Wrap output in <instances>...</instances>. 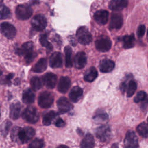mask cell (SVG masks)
Segmentation results:
<instances>
[{"label":"cell","mask_w":148,"mask_h":148,"mask_svg":"<svg viewBox=\"0 0 148 148\" xmlns=\"http://www.w3.org/2000/svg\"><path fill=\"white\" fill-rule=\"evenodd\" d=\"M35 134V130L31 127H25L23 128L19 127L17 131L16 142L26 143L34 137Z\"/></svg>","instance_id":"obj_1"},{"label":"cell","mask_w":148,"mask_h":148,"mask_svg":"<svg viewBox=\"0 0 148 148\" xmlns=\"http://www.w3.org/2000/svg\"><path fill=\"white\" fill-rule=\"evenodd\" d=\"M23 118L28 123L35 124L39 119V113L37 109L33 106L27 107L23 113Z\"/></svg>","instance_id":"obj_2"},{"label":"cell","mask_w":148,"mask_h":148,"mask_svg":"<svg viewBox=\"0 0 148 148\" xmlns=\"http://www.w3.org/2000/svg\"><path fill=\"white\" fill-rule=\"evenodd\" d=\"M32 8L27 5H19L16 9V15L18 19L25 20L29 19L32 15Z\"/></svg>","instance_id":"obj_3"},{"label":"cell","mask_w":148,"mask_h":148,"mask_svg":"<svg viewBox=\"0 0 148 148\" xmlns=\"http://www.w3.org/2000/svg\"><path fill=\"white\" fill-rule=\"evenodd\" d=\"M38 105L42 108H49L53 103V95L49 91H43L41 92L38 97Z\"/></svg>","instance_id":"obj_4"},{"label":"cell","mask_w":148,"mask_h":148,"mask_svg":"<svg viewBox=\"0 0 148 148\" xmlns=\"http://www.w3.org/2000/svg\"><path fill=\"white\" fill-rule=\"evenodd\" d=\"M76 36L79 42L83 45L89 44L92 39L91 33L85 27H81L77 30Z\"/></svg>","instance_id":"obj_5"},{"label":"cell","mask_w":148,"mask_h":148,"mask_svg":"<svg viewBox=\"0 0 148 148\" xmlns=\"http://www.w3.org/2000/svg\"><path fill=\"white\" fill-rule=\"evenodd\" d=\"M31 25L37 31H43L47 26V19L43 14L35 15L31 20Z\"/></svg>","instance_id":"obj_6"},{"label":"cell","mask_w":148,"mask_h":148,"mask_svg":"<svg viewBox=\"0 0 148 148\" xmlns=\"http://www.w3.org/2000/svg\"><path fill=\"white\" fill-rule=\"evenodd\" d=\"M1 34L9 39L14 38L16 35V28L8 22H3L0 25Z\"/></svg>","instance_id":"obj_7"},{"label":"cell","mask_w":148,"mask_h":148,"mask_svg":"<svg viewBox=\"0 0 148 148\" xmlns=\"http://www.w3.org/2000/svg\"><path fill=\"white\" fill-rule=\"evenodd\" d=\"M95 45L98 51L106 52L109 51L111 48L112 42L110 39L107 36H102L96 40Z\"/></svg>","instance_id":"obj_8"},{"label":"cell","mask_w":148,"mask_h":148,"mask_svg":"<svg viewBox=\"0 0 148 148\" xmlns=\"http://www.w3.org/2000/svg\"><path fill=\"white\" fill-rule=\"evenodd\" d=\"M110 130L108 125H103L99 127L95 131L97 138L101 142L108 140L110 136Z\"/></svg>","instance_id":"obj_9"},{"label":"cell","mask_w":148,"mask_h":148,"mask_svg":"<svg viewBox=\"0 0 148 148\" xmlns=\"http://www.w3.org/2000/svg\"><path fill=\"white\" fill-rule=\"evenodd\" d=\"M123 24V16L117 12L112 13L109 24V27L112 29H119Z\"/></svg>","instance_id":"obj_10"},{"label":"cell","mask_w":148,"mask_h":148,"mask_svg":"<svg viewBox=\"0 0 148 148\" xmlns=\"http://www.w3.org/2000/svg\"><path fill=\"white\" fill-rule=\"evenodd\" d=\"M124 143L127 147H138V140L135 133L132 131H128L126 134Z\"/></svg>","instance_id":"obj_11"},{"label":"cell","mask_w":148,"mask_h":148,"mask_svg":"<svg viewBox=\"0 0 148 148\" xmlns=\"http://www.w3.org/2000/svg\"><path fill=\"white\" fill-rule=\"evenodd\" d=\"M57 76L51 72L46 73L42 79L43 83H44L46 87L50 89H53L55 87L57 83Z\"/></svg>","instance_id":"obj_12"},{"label":"cell","mask_w":148,"mask_h":148,"mask_svg":"<svg viewBox=\"0 0 148 148\" xmlns=\"http://www.w3.org/2000/svg\"><path fill=\"white\" fill-rule=\"evenodd\" d=\"M57 107L60 113H65L69 111L72 108V105L71 102L65 98V97H61L58 99L57 102Z\"/></svg>","instance_id":"obj_13"},{"label":"cell","mask_w":148,"mask_h":148,"mask_svg":"<svg viewBox=\"0 0 148 148\" xmlns=\"http://www.w3.org/2000/svg\"><path fill=\"white\" fill-rule=\"evenodd\" d=\"M94 18L99 24L105 25L109 20V12L106 10H98L94 13Z\"/></svg>","instance_id":"obj_14"},{"label":"cell","mask_w":148,"mask_h":148,"mask_svg":"<svg viewBox=\"0 0 148 148\" xmlns=\"http://www.w3.org/2000/svg\"><path fill=\"white\" fill-rule=\"evenodd\" d=\"M50 66L53 68H60L62 65V54L60 52L53 53L49 61Z\"/></svg>","instance_id":"obj_15"},{"label":"cell","mask_w":148,"mask_h":148,"mask_svg":"<svg viewBox=\"0 0 148 148\" xmlns=\"http://www.w3.org/2000/svg\"><path fill=\"white\" fill-rule=\"evenodd\" d=\"M71 85V79L66 76H62L59 80L58 84V90L61 93H66Z\"/></svg>","instance_id":"obj_16"},{"label":"cell","mask_w":148,"mask_h":148,"mask_svg":"<svg viewBox=\"0 0 148 148\" xmlns=\"http://www.w3.org/2000/svg\"><path fill=\"white\" fill-rule=\"evenodd\" d=\"M128 4V0H112L109 4V8L113 11H120L125 8Z\"/></svg>","instance_id":"obj_17"},{"label":"cell","mask_w":148,"mask_h":148,"mask_svg":"<svg viewBox=\"0 0 148 148\" xmlns=\"http://www.w3.org/2000/svg\"><path fill=\"white\" fill-rule=\"evenodd\" d=\"M87 62V57L83 51L77 53L74 58V63L75 67L77 69H82L84 67Z\"/></svg>","instance_id":"obj_18"},{"label":"cell","mask_w":148,"mask_h":148,"mask_svg":"<svg viewBox=\"0 0 148 148\" xmlns=\"http://www.w3.org/2000/svg\"><path fill=\"white\" fill-rule=\"evenodd\" d=\"M114 62L109 59H104L99 63V69L102 72L108 73L112 71L114 68Z\"/></svg>","instance_id":"obj_19"},{"label":"cell","mask_w":148,"mask_h":148,"mask_svg":"<svg viewBox=\"0 0 148 148\" xmlns=\"http://www.w3.org/2000/svg\"><path fill=\"white\" fill-rule=\"evenodd\" d=\"M21 111V105L18 102H13L10 106V117L13 120H17L19 118Z\"/></svg>","instance_id":"obj_20"},{"label":"cell","mask_w":148,"mask_h":148,"mask_svg":"<svg viewBox=\"0 0 148 148\" xmlns=\"http://www.w3.org/2000/svg\"><path fill=\"white\" fill-rule=\"evenodd\" d=\"M83 95V90L79 86H75L71 90L69 97L71 101L73 102H77L80 100Z\"/></svg>","instance_id":"obj_21"},{"label":"cell","mask_w":148,"mask_h":148,"mask_svg":"<svg viewBox=\"0 0 148 148\" xmlns=\"http://www.w3.org/2000/svg\"><path fill=\"white\" fill-rule=\"evenodd\" d=\"M34 51V44L31 42L24 43L18 49V54L21 56H25Z\"/></svg>","instance_id":"obj_22"},{"label":"cell","mask_w":148,"mask_h":148,"mask_svg":"<svg viewBox=\"0 0 148 148\" xmlns=\"http://www.w3.org/2000/svg\"><path fill=\"white\" fill-rule=\"evenodd\" d=\"M47 61L45 58L39 59L33 66L32 70L35 73H42L44 72L47 68Z\"/></svg>","instance_id":"obj_23"},{"label":"cell","mask_w":148,"mask_h":148,"mask_svg":"<svg viewBox=\"0 0 148 148\" xmlns=\"http://www.w3.org/2000/svg\"><path fill=\"white\" fill-rule=\"evenodd\" d=\"M22 100L26 104L34 103L35 101V94L31 89L28 88L24 91L22 95Z\"/></svg>","instance_id":"obj_24"},{"label":"cell","mask_w":148,"mask_h":148,"mask_svg":"<svg viewBox=\"0 0 148 148\" xmlns=\"http://www.w3.org/2000/svg\"><path fill=\"white\" fill-rule=\"evenodd\" d=\"M94 136L90 134H87L81 142V147L83 148H91L94 146Z\"/></svg>","instance_id":"obj_25"},{"label":"cell","mask_w":148,"mask_h":148,"mask_svg":"<svg viewBox=\"0 0 148 148\" xmlns=\"http://www.w3.org/2000/svg\"><path fill=\"white\" fill-rule=\"evenodd\" d=\"M98 72L94 67H91L84 75V80L88 82H93L97 77Z\"/></svg>","instance_id":"obj_26"},{"label":"cell","mask_w":148,"mask_h":148,"mask_svg":"<svg viewBox=\"0 0 148 148\" xmlns=\"http://www.w3.org/2000/svg\"><path fill=\"white\" fill-rule=\"evenodd\" d=\"M123 46L125 49H130L133 47L135 43V38L134 35H125L123 38Z\"/></svg>","instance_id":"obj_27"},{"label":"cell","mask_w":148,"mask_h":148,"mask_svg":"<svg viewBox=\"0 0 148 148\" xmlns=\"http://www.w3.org/2000/svg\"><path fill=\"white\" fill-rule=\"evenodd\" d=\"M31 86L34 91L39 90L43 85V80L38 76H34L30 80Z\"/></svg>","instance_id":"obj_28"},{"label":"cell","mask_w":148,"mask_h":148,"mask_svg":"<svg viewBox=\"0 0 148 148\" xmlns=\"http://www.w3.org/2000/svg\"><path fill=\"white\" fill-rule=\"evenodd\" d=\"M57 113L51 110L48 113H47L43 118V124L45 125H49L52 123L53 120L54 119V118L56 117Z\"/></svg>","instance_id":"obj_29"},{"label":"cell","mask_w":148,"mask_h":148,"mask_svg":"<svg viewBox=\"0 0 148 148\" xmlns=\"http://www.w3.org/2000/svg\"><path fill=\"white\" fill-rule=\"evenodd\" d=\"M64 51L65 54V66L67 68H71L72 66V49L69 46H66Z\"/></svg>","instance_id":"obj_30"},{"label":"cell","mask_w":148,"mask_h":148,"mask_svg":"<svg viewBox=\"0 0 148 148\" xmlns=\"http://www.w3.org/2000/svg\"><path fill=\"white\" fill-rule=\"evenodd\" d=\"M136 131L143 138L148 136V125L146 123L143 122L138 125L136 128Z\"/></svg>","instance_id":"obj_31"},{"label":"cell","mask_w":148,"mask_h":148,"mask_svg":"<svg viewBox=\"0 0 148 148\" xmlns=\"http://www.w3.org/2000/svg\"><path fill=\"white\" fill-rule=\"evenodd\" d=\"M10 17L11 12L10 9L5 5H0V19H7Z\"/></svg>","instance_id":"obj_32"},{"label":"cell","mask_w":148,"mask_h":148,"mask_svg":"<svg viewBox=\"0 0 148 148\" xmlns=\"http://www.w3.org/2000/svg\"><path fill=\"white\" fill-rule=\"evenodd\" d=\"M127 90V96L128 97H132L135 92L137 88V84L134 80H131L128 84Z\"/></svg>","instance_id":"obj_33"},{"label":"cell","mask_w":148,"mask_h":148,"mask_svg":"<svg viewBox=\"0 0 148 148\" xmlns=\"http://www.w3.org/2000/svg\"><path fill=\"white\" fill-rule=\"evenodd\" d=\"M40 43L44 47H46L48 50H52L53 47L51 43L47 40V35L46 34H41L39 36Z\"/></svg>","instance_id":"obj_34"},{"label":"cell","mask_w":148,"mask_h":148,"mask_svg":"<svg viewBox=\"0 0 148 148\" xmlns=\"http://www.w3.org/2000/svg\"><path fill=\"white\" fill-rule=\"evenodd\" d=\"M45 143L42 139L36 138L34 139L29 145V147L31 148H42L44 147Z\"/></svg>","instance_id":"obj_35"},{"label":"cell","mask_w":148,"mask_h":148,"mask_svg":"<svg viewBox=\"0 0 148 148\" xmlns=\"http://www.w3.org/2000/svg\"><path fill=\"white\" fill-rule=\"evenodd\" d=\"M146 98V94L145 91H139L137 94L136 95L134 99V101L136 103H138L140 101H144Z\"/></svg>","instance_id":"obj_36"},{"label":"cell","mask_w":148,"mask_h":148,"mask_svg":"<svg viewBox=\"0 0 148 148\" xmlns=\"http://www.w3.org/2000/svg\"><path fill=\"white\" fill-rule=\"evenodd\" d=\"M36 55H37L36 53L35 52L33 51L31 53H29V54L26 55L25 56H24V59H25L26 63L27 64H31L34 60V59L36 58Z\"/></svg>","instance_id":"obj_37"},{"label":"cell","mask_w":148,"mask_h":148,"mask_svg":"<svg viewBox=\"0 0 148 148\" xmlns=\"http://www.w3.org/2000/svg\"><path fill=\"white\" fill-rule=\"evenodd\" d=\"M13 73H10L7 76H5L3 78H2L0 80V83L1 84H10L11 83V80L13 77Z\"/></svg>","instance_id":"obj_38"},{"label":"cell","mask_w":148,"mask_h":148,"mask_svg":"<svg viewBox=\"0 0 148 148\" xmlns=\"http://www.w3.org/2000/svg\"><path fill=\"white\" fill-rule=\"evenodd\" d=\"M11 124L12 123L9 121H5L3 123V124H2V126L1 128V132L3 135H6L8 133V131L11 126Z\"/></svg>","instance_id":"obj_39"},{"label":"cell","mask_w":148,"mask_h":148,"mask_svg":"<svg viewBox=\"0 0 148 148\" xmlns=\"http://www.w3.org/2000/svg\"><path fill=\"white\" fill-rule=\"evenodd\" d=\"M146 31V27L144 25H140L138 27V30H137V35L138 37H142Z\"/></svg>","instance_id":"obj_40"},{"label":"cell","mask_w":148,"mask_h":148,"mask_svg":"<svg viewBox=\"0 0 148 148\" xmlns=\"http://www.w3.org/2000/svg\"><path fill=\"white\" fill-rule=\"evenodd\" d=\"M95 118L102 119L103 120H105L108 119V115L105 113H98L97 114L95 115Z\"/></svg>","instance_id":"obj_41"},{"label":"cell","mask_w":148,"mask_h":148,"mask_svg":"<svg viewBox=\"0 0 148 148\" xmlns=\"http://www.w3.org/2000/svg\"><path fill=\"white\" fill-rule=\"evenodd\" d=\"M65 125V122L64 121V120L61 119V118H58L55 122V125L56 127H63Z\"/></svg>","instance_id":"obj_42"},{"label":"cell","mask_w":148,"mask_h":148,"mask_svg":"<svg viewBox=\"0 0 148 148\" xmlns=\"http://www.w3.org/2000/svg\"><path fill=\"white\" fill-rule=\"evenodd\" d=\"M127 87V84H125V82H123V83H121L120 84V88L121 91L123 93H124V92L125 91Z\"/></svg>","instance_id":"obj_43"},{"label":"cell","mask_w":148,"mask_h":148,"mask_svg":"<svg viewBox=\"0 0 148 148\" xmlns=\"http://www.w3.org/2000/svg\"><path fill=\"white\" fill-rule=\"evenodd\" d=\"M2 74V69L0 68V76H1Z\"/></svg>","instance_id":"obj_44"},{"label":"cell","mask_w":148,"mask_h":148,"mask_svg":"<svg viewBox=\"0 0 148 148\" xmlns=\"http://www.w3.org/2000/svg\"><path fill=\"white\" fill-rule=\"evenodd\" d=\"M2 2H3V0H0V5H1V4L2 3Z\"/></svg>","instance_id":"obj_45"},{"label":"cell","mask_w":148,"mask_h":148,"mask_svg":"<svg viewBox=\"0 0 148 148\" xmlns=\"http://www.w3.org/2000/svg\"><path fill=\"white\" fill-rule=\"evenodd\" d=\"M147 35H148V30H147Z\"/></svg>","instance_id":"obj_46"},{"label":"cell","mask_w":148,"mask_h":148,"mask_svg":"<svg viewBox=\"0 0 148 148\" xmlns=\"http://www.w3.org/2000/svg\"><path fill=\"white\" fill-rule=\"evenodd\" d=\"M147 122H148V118H147Z\"/></svg>","instance_id":"obj_47"}]
</instances>
